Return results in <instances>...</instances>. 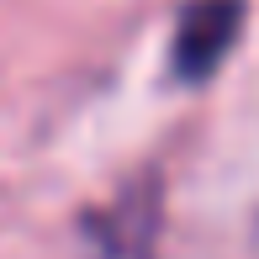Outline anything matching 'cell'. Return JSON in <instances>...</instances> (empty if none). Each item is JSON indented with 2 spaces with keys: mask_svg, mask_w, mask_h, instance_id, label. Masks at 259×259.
I'll return each mask as SVG.
<instances>
[{
  "mask_svg": "<svg viewBox=\"0 0 259 259\" xmlns=\"http://www.w3.org/2000/svg\"><path fill=\"white\" fill-rule=\"evenodd\" d=\"M238 0H196L180 16V37H175V69L180 79H201L217 69L228 42L238 37Z\"/></svg>",
  "mask_w": 259,
  "mask_h": 259,
  "instance_id": "1",
  "label": "cell"
}]
</instances>
